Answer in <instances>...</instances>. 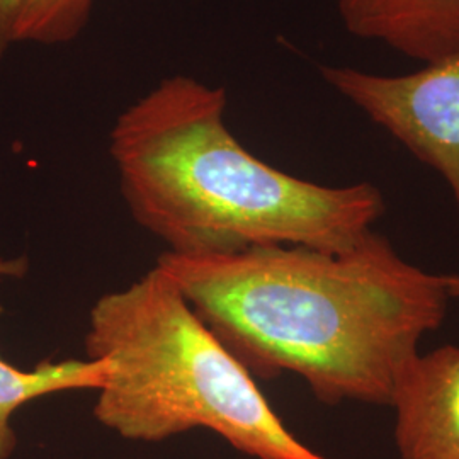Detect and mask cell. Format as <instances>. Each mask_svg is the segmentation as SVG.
Wrapping results in <instances>:
<instances>
[{
  "instance_id": "5",
  "label": "cell",
  "mask_w": 459,
  "mask_h": 459,
  "mask_svg": "<svg viewBox=\"0 0 459 459\" xmlns=\"http://www.w3.org/2000/svg\"><path fill=\"white\" fill-rule=\"evenodd\" d=\"M392 407L402 459H459V347L417 354L400 373Z\"/></svg>"
},
{
  "instance_id": "4",
  "label": "cell",
  "mask_w": 459,
  "mask_h": 459,
  "mask_svg": "<svg viewBox=\"0 0 459 459\" xmlns=\"http://www.w3.org/2000/svg\"><path fill=\"white\" fill-rule=\"evenodd\" d=\"M322 79L451 189L459 227V49L403 75L320 66Z\"/></svg>"
},
{
  "instance_id": "3",
  "label": "cell",
  "mask_w": 459,
  "mask_h": 459,
  "mask_svg": "<svg viewBox=\"0 0 459 459\" xmlns=\"http://www.w3.org/2000/svg\"><path fill=\"white\" fill-rule=\"evenodd\" d=\"M85 352L106 364L94 415L125 439L157 443L203 427L252 458L328 459L286 429L160 267L99 298Z\"/></svg>"
},
{
  "instance_id": "6",
  "label": "cell",
  "mask_w": 459,
  "mask_h": 459,
  "mask_svg": "<svg viewBox=\"0 0 459 459\" xmlns=\"http://www.w3.org/2000/svg\"><path fill=\"white\" fill-rule=\"evenodd\" d=\"M345 31L420 65L459 49V0H335Z\"/></svg>"
},
{
  "instance_id": "8",
  "label": "cell",
  "mask_w": 459,
  "mask_h": 459,
  "mask_svg": "<svg viewBox=\"0 0 459 459\" xmlns=\"http://www.w3.org/2000/svg\"><path fill=\"white\" fill-rule=\"evenodd\" d=\"M96 0H30L17 26V43L66 45L87 26Z\"/></svg>"
},
{
  "instance_id": "9",
  "label": "cell",
  "mask_w": 459,
  "mask_h": 459,
  "mask_svg": "<svg viewBox=\"0 0 459 459\" xmlns=\"http://www.w3.org/2000/svg\"><path fill=\"white\" fill-rule=\"evenodd\" d=\"M30 0H0V58L17 45V26Z\"/></svg>"
},
{
  "instance_id": "10",
  "label": "cell",
  "mask_w": 459,
  "mask_h": 459,
  "mask_svg": "<svg viewBox=\"0 0 459 459\" xmlns=\"http://www.w3.org/2000/svg\"><path fill=\"white\" fill-rule=\"evenodd\" d=\"M446 284L451 298H459V274H446Z\"/></svg>"
},
{
  "instance_id": "2",
  "label": "cell",
  "mask_w": 459,
  "mask_h": 459,
  "mask_svg": "<svg viewBox=\"0 0 459 459\" xmlns=\"http://www.w3.org/2000/svg\"><path fill=\"white\" fill-rule=\"evenodd\" d=\"M227 104L223 87L174 75L117 116L109 152L133 218L182 255L358 246L385 213L377 186L330 187L264 162L230 132Z\"/></svg>"
},
{
  "instance_id": "7",
  "label": "cell",
  "mask_w": 459,
  "mask_h": 459,
  "mask_svg": "<svg viewBox=\"0 0 459 459\" xmlns=\"http://www.w3.org/2000/svg\"><path fill=\"white\" fill-rule=\"evenodd\" d=\"M28 271L24 259H0V276L21 278ZM106 377L100 359H66L41 362L33 371H22L0 359V459H7L16 449V434L11 427L13 413L24 403L45 394L68 390H99Z\"/></svg>"
},
{
  "instance_id": "1",
  "label": "cell",
  "mask_w": 459,
  "mask_h": 459,
  "mask_svg": "<svg viewBox=\"0 0 459 459\" xmlns=\"http://www.w3.org/2000/svg\"><path fill=\"white\" fill-rule=\"evenodd\" d=\"M157 267L252 377L296 373L328 405H392L402 369L453 299L446 274L407 263L375 230L344 252H165Z\"/></svg>"
}]
</instances>
